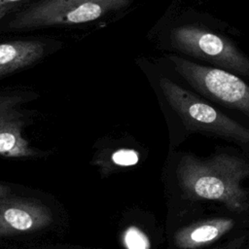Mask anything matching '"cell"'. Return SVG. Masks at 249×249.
Listing matches in <instances>:
<instances>
[{
    "mask_svg": "<svg viewBox=\"0 0 249 249\" xmlns=\"http://www.w3.org/2000/svg\"><path fill=\"white\" fill-rule=\"evenodd\" d=\"M132 0H40L10 20L8 27L22 30L80 24L127 7Z\"/></svg>",
    "mask_w": 249,
    "mask_h": 249,
    "instance_id": "cell-4",
    "label": "cell"
},
{
    "mask_svg": "<svg viewBox=\"0 0 249 249\" xmlns=\"http://www.w3.org/2000/svg\"><path fill=\"white\" fill-rule=\"evenodd\" d=\"M159 84L165 100L189 132L215 136L249 151L248 126L166 77L160 78Z\"/></svg>",
    "mask_w": 249,
    "mask_h": 249,
    "instance_id": "cell-3",
    "label": "cell"
},
{
    "mask_svg": "<svg viewBox=\"0 0 249 249\" xmlns=\"http://www.w3.org/2000/svg\"><path fill=\"white\" fill-rule=\"evenodd\" d=\"M215 249H249V231L227 241Z\"/></svg>",
    "mask_w": 249,
    "mask_h": 249,
    "instance_id": "cell-12",
    "label": "cell"
},
{
    "mask_svg": "<svg viewBox=\"0 0 249 249\" xmlns=\"http://www.w3.org/2000/svg\"><path fill=\"white\" fill-rule=\"evenodd\" d=\"M112 160L118 165L129 166L138 162V154L134 150L121 149L113 154Z\"/></svg>",
    "mask_w": 249,
    "mask_h": 249,
    "instance_id": "cell-11",
    "label": "cell"
},
{
    "mask_svg": "<svg viewBox=\"0 0 249 249\" xmlns=\"http://www.w3.org/2000/svg\"><path fill=\"white\" fill-rule=\"evenodd\" d=\"M173 198L212 201L238 211L249 210V151L218 149L207 157L174 155L170 166Z\"/></svg>",
    "mask_w": 249,
    "mask_h": 249,
    "instance_id": "cell-1",
    "label": "cell"
},
{
    "mask_svg": "<svg viewBox=\"0 0 249 249\" xmlns=\"http://www.w3.org/2000/svg\"><path fill=\"white\" fill-rule=\"evenodd\" d=\"M26 0H0V19Z\"/></svg>",
    "mask_w": 249,
    "mask_h": 249,
    "instance_id": "cell-13",
    "label": "cell"
},
{
    "mask_svg": "<svg viewBox=\"0 0 249 249\" xmlns=\"http://www.w3.org/2000/svg\"><path fill=\"white\" fill-rule=\"evenodd\" d=\"M173 49L249 79V57L230 40L203 27L181 25L170 32Z\"/></svg>",
    "mask_w": 249,
    "mask_h": 249,
    "instance_id": "cell-6",
    "label": "cell"
},
{
    "mask_svg": "<svg viewBox=\"0 0 249 249\" xmlns=\"http://www.w3.org/2000/svg\"><path fill=\"white\" fill-rule=\"evenodd\" d=\"M175 71L199 94L249 118V84L229 71L169 55Z\"/></svg>",
    "mask_w": 249,
    "mask_h": 249,
    "instance_id": "cell-5",
    "label": "cell"
},
{
    "mask_svg": "<svg viewBox=\"0 0 249 249\" xmlns=\"http://www.w3.org/2000/svg\"><path fill=\"white\" fill-rule=\"evenodd\" d=\"M10 190L9 188H7L6 186H3V185H0V196H7L9 194Z\"/></svg>",
    "mask_w": 249,
    "mask_h": 249,
    "instance_id": "cell-14",
    "label": "cell"
},
{
    "mask_svg": "<svg viewBox=\"0 0 249 249\" xmlns=\"http://www.w3.org/2000/svg\"><path fill=\"white\" fill-rule=\"evenodd\" d=\"M127 249H150L151 243L148 236L138 228L129 227L124 236Z\"/></svg>",
    "mask_w": 249,
    "mask_h": 249,
    "instance_id": "cell-10",
    "label": "cell"
},
{
    "mask_svg": "<svg viewBox=\"0 0 249 249\" xmlns=\"http://www.w3.org/2000/svg\"><path fill=\"white\" fill-rule=\"evenodd\" d=\"M52 221L51 210L39 201L0 196V236L38 231Z\"/></svg>",
    "mask_w": 249,
    "mask_h": 249,
    "instance_id": "cell-7",
    "label": "cell"
},
{
    "mask_svg": "<svg viewBox=\"0 0 249 249\" xmlns=\"http://www.w3.org/2000/svg\"><path fill=\"white\" fill-rule=\"evenodd\" d=\"M45 45L37 40H14L0 43V77L23 69L39 60Z\"/></svg>",
    "mask_w": 249,
    "mask_h": 249,
    "instance_id": "cell-9",
    "label": "cell"
},
{
    "mask_svg": "<svg viewBox=\"0 0 249 249\" xmlns=\"http://www.w3.org/2000/svg\"><path fill=\"white\" fill-rule=\"evenodd\" d=\"M249 231V210L212 201L173 198L170 249H215Z\"/></svg>",
    "mask_w": 249,
    "mask_h": 249,
    "instance_id": "cell-2",
    "label": "cell"
},
{
    "mask_svg": "<svg viewBox=\"0 0 249 249\" xmlns=\"http://www.w3.org/2000/svg\"><path fill=\"white\" fill-rule=\"evenodd\" d=\"M19 98L0 96V154L9 157H27L33 153L21 133L22 122L16 109Z\"/></svg>",
    "mask_w": 249,
    "mask_h": 249,
    "instance_id": "cell-8",
    "label": "cell"
}]
</instances>
